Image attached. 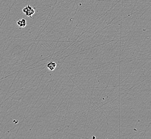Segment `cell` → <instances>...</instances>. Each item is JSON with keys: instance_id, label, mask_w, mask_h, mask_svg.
Segmentation results:
<instances>
[{"instance_id": "obj_1", "label": "cell", "mask_w": 151, "mask_h": 139, "mask_svg": "<svg viewBox=\"0 0 151 139\" xmlns=\"http://www.w3.org/2000/svg\"><path fill=\"white\" fill-rule=\"evenodd\" d=\"M23 12L24 14H26L27 17H32V16L34 15L35 13V9L32 8L31 6L28 5V6H26L23 9Z\"/></svg>"}, {"instance_id": "obj_2", "label": "cell", "mask_w": 151, "mask_h": 139, "mask_svg": "<svg viewBox=\"0 0 151 139\" xmlns=\"http://www.w3.org/2000/svg\"><path fill=\"white\" fill-rule=\"evenodd\" d=\"M56 67V64L55 62H50L48 64H47V67L50 71H53L55 69Z\"/></svg>"}, {"instance_id": "obj_3", "label": "cell", "mask_w": 151, "mask_h": 139, "mask_svg": "<svg viewBox=\"0 0 151 139\" xmlns=\"http://www.w3.org/2000/svg\"><path fill=\"white\" fill-rule=\"evenodd\" d=\"M18 26H20L22 28H24L26 26V20L25 19H22L17 21Z\"/></svg>"}]
</instances>
